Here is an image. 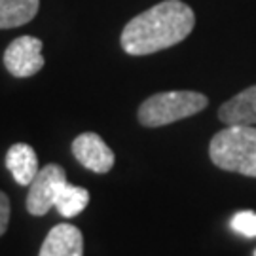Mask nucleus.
Masks as SVG:
<instances>
[{"mask_svg":"<svg viewBox=\"0 0 256 256\" xmlns=\"http://www.w3.org/2000/svg\"><path fill=\"white\" fill-rule=\"evenodd\" d=\"M209 99L200 92H162L150 95L138 106V124L144 128H164L184 118H190L207 108Z\"/></svg>","mask_w":256,"mask_h":256,"instance_id":"nucleus-3","label":"nucleus"},{"mask_svg":"<svg viewBox=\"0 0 256 256\" xmlns=\"http://www.w3.org/2000/svg\"><path fill=\"white\" fill-rule=\"evenodd\" d=\"M42 40L36 36H19L4 52V66L14 78H30L44 68Z\"/></svg>","mask_w":256,"mask_h":256,"instance_id":"nucleus-5","label":"nucleus"},{"mask_svg":"<svg viewBox=\"0 0 256 256\" xmlns=\"http://www.w3.org/2000/svg\"><path fill=\"white\" fill-rule=\"evenodd\" d=\"M218 120L226 126H256V86L224 102L218 108Z\"/></svg>","mask_w":256,"mask_h":256,"instance_id":"nucleus-8","label":"nucleus"},{"mask_svg":"<svg viewBox=\"0 0 256 256\" xmlns=\"http://www.w3.org/2000/svg\"><path fill=\"white\" fill-rule=\"evenodd\" d=\"M38 256H84V236L72 224H57L50 230Z\"/></svg>","mask_w":256,"mask_h":256,"instance_id":"nucleus-7","label":"nucleus"},{"mask_svg":"<svg viewBox=\"0 0 256 256\" xmlns=\"http://www.w3.org/2000/svg\"><path fill=\"white\" fill-rule=\"evenodd\" d=\"M230 226L234 232H238L245 238H256V212L254 210H241L232 218Z\"/></svg>","mask_w":256,"mask_h":256,"instance_id":"nucleus-12","label":"nucleus"},{"mask_svg":"<svg viewBox=\"0 0 256 256\" xmlns=\"http://www.w3.org/2000/svg\"><path fill=\"white\" fill-rule=\"evenodd\" d=\"M209 158L222 171L256 178V128L226 126L210 138Z\"/></svg>","mask_w":256,"mask_h":256,"instance_id":"nucleus-2","label":"nucleus"},{"mask_svg":"<svg viewBox=\"0 0 256 256\" xmlns=\"http://www.w3.org/2000/svg\"><path fill=\"white\" fill-rule=\"evenodd\" d=\"M66 182V173L61 165H44L28 184L27 210L32 216H44L52 207H55L57 196Z\"/></svg>","mask_w":256,"mask_h":256,"instance_id":"nucleus-4","label":"nucleus"},{"mask_svg":"<svg viewBox=\"0 0 256 256\" xmlns=\"http://www.w3.org/2000/svg\"><path fill=\"white\" fill-rule=\"evenodd\" d=\"M72 154L78 164L93 173L104 174L114 167L116 156L97 133H82L72 140Z\"/></svg>","mask_w":256,"mask_h":256,"instance_id":"nucleus-6","label":"nucleus"},{"mask_svg":"<svg viewBox=\"0 0 256 256\" xmlns=\"http://www.w3.org/2000/svg\"><path fill=\"white\" fill-rule=\"evenodd\" d=\"M10 222V200L8 196L0 190V238L6 234Z\"/></svg>","mask_w":256,"mask_h":256,"instance_id":"nucleus-13","label":"nucleus"},{"mask_svg":"<svg viewBox=\"0 0 256 256\" xmlns=\"http://www.w3.org/2000/svg\"><path fill=\"white\" fill-rule=\"evenodd\" d=\"M254 256H256V254H254Z\"/></svg>","mask_w":256,"mask_h":256,"instance_id":"nucleus-14","label":"nucleus"},{"mask_svg":"<svg viewBox=\"0 0 256 256\" xmlns=\"http://www.w3.org/2000/svg\"><path fill=\"white\" fill-rule=\"evenodd\" d=\"M40 0H0V28H16L30 23Z\"/></svg>","mask_w":256,"mask_h":256,"instance_id":"nucleus-10","label":"nucleus"},{"mask_svg":"<svg viewBox=\"0 0 256 256\" xmlns=\"http://www.w3.org/2000/svg\"><path fill=\"white\" fill-rule=\"evenodd\" d=\"M6 167L19 186H28L38 174V156L27 142H16L6 152Z\"/></svg>","mask_w":256,"mask_h":256,"instance_id":"nucleus-9","label":"nucleus"},{"mask_svg":"<svg viewBox=\"0 0 256 256\" xmlns=\"http://www.w3.org/2000/svg\"><path fill=\"white\" fill-rule=\"evenodd\" d=\"M196 27L194 10L182 0H164L138 14L122 30L120 44L129 55H150L180 44Z\"/></svg>","mask_w":256,"mask_h":256,"instance_id":"nucleus-1","label":"nucleus"},{"mask_svg":"<svg viewBox=\"0 0 256 256\" xmlns=\"http://www.w3.org/2000/svg\"><path fill=\"white\" fill-rule=\"evenodd\" d=\"M90 203V192L82 188V186H74V184H64L61 188V192L57 196L55 202V209L61 212V216L70 218L80 214Z\"/></svg>","mask_w":256,"mask_h":256,"instance_id":"nucleus-11","label":"nucleus"}]
</instances>
